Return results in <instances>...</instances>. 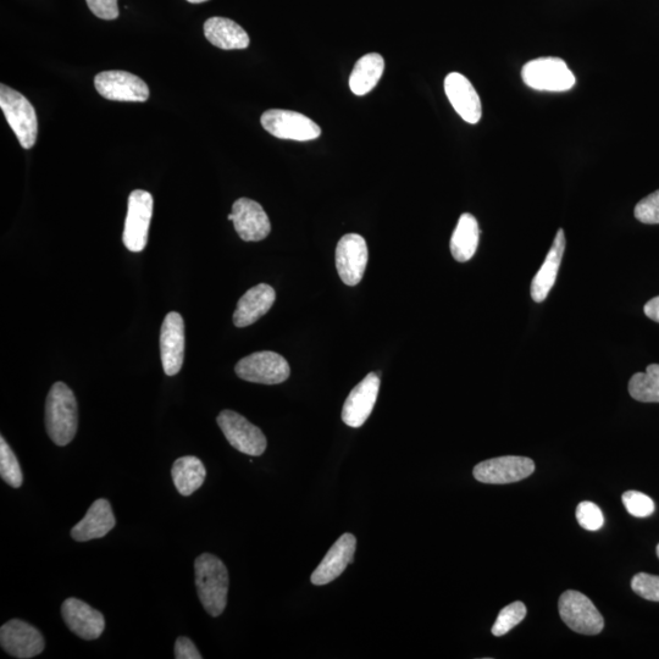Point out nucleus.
<instances>
[{"label": "nucleus", "mask_w": 659, "mask_h": 659, "mask_svg": "<svg viewBox=\"0 0 659 659\" xmlns=\"http://www.w3.org/2000/svg\"><path fill=\"white\" fill-rule=\"evenodd\" d=\"M218 425L235 450L252 457L262 456L267 450V437L263 431L241 414L226 409L219 414Z\"/></svg>", "instance_id": "6e6552de"}, {"label": "nucleus", "mask_w": 659, "mask_h": 659, "mask_svg": "<svg viewBox=\"0 0 659 659\" xmlns=\"http://www.w3.org/2000/svg\"><path fill=\"white\" fill-rule=\"evenodd\" d=\"M368 259V246L364 237L348 234L341 238L336 247V268L346 285L356 286L362 281Z\"/></svg>", "instance_id": "ddd939ff"}, {"label": "nucleus", "mask_w": 659, "mask_h": 659, "mask_svg": "<svg viewBox=\"0 0 659 659\" xmlns=\"http://www.w3.org/2000/svg\"><path fill=\"white\" fill-rule=\"evenodd\" d=\"M357 539L352 534H343L326 553L323 561L312 574V584L323 586L332 583L345 572L356 553Z\"/></svg>", "instance_id": "a211bd4d"}, {"label": "nucleus", "mask_w": 659, "mask_h": 659, "mask_svg": "<svg viewBox=\"0 0 659 659\" xmlns=\"http://www.w3.org/2000/svg\"><path fill=\"white\" fill-rule=\"evenodd\" d=\"M631 589L645 600L659 602V577L656 575L636 574L631 580Z\"/></svg>", "instance_id": "2f4dec72"}, {"label": "nucleus", "mask_w": 659, "mask_h": 659, "mask_svg": "<svg viewBox=\"0 0 659 659\" xmlns=\"http://www.w3.org/2000/svg\"><path fill=\"white\" fill-rule=\"evenodd\" d=\"M644 310L647 317L659 323V296L647 302Z\"/></svg>", "instance_id": "c9c22d12"}, {"label": "nucleus", "mask_w": 659, "mask_h": 659, "mask_svg": "<svg viewBox=\"0 0 659 659\" xmlns=\"http://www.w3.org/2000/svg\"><path fill=\"white\" fill-rule=\"evenodd\" d=\"M480 229L472 214L464 213L451 238V253L459 263L469 262L479 246Z\"/></svg>", "instance_id": "b1692460"}, {"label": "nucleus", "mask_w": 659, "mask_h": 659, "mask_svg": "<svg viewBox=\"0 0 659 659\" xmlns=\"http://www.w3.org/2000/svg\"><path fill=\"white\" fill-rule=\"evenodd\" d=\"M0 108L15 132L22 148L36 145L38 121L36 110L29 99L8 86H0Z\"/></svg>", "instance_id": "7ed1b4c3"}, {"label": "nucleus", "mask_w": 659, "mask_h": 659, "mask_svg": "<svg viewBox=\"0 0 659 659\" xmlns=\"http://www.w3.org/2000/svg\"><path fill=\"white\" fill-rule=\"evenodd\" d=\"M559 614L566 625L581 635H597L605 628V619L589 597L569 590L559 598Z\"/></svg>", "instance_id": "39448f33"}, {"label": "nucleus", "mask_w": 659, "mask_h": 659, "mask_svg": "<svg viewBox=\"0 0 659 659\" xmlns=\"http://www.w3.org/2000/svg\"><path fill=\"white\" fill-rule=\"evenodd\" d=\"M115 524L112 505L104 498H99L88 509L85 518L71 530V536L79 542L102 539L115 528Z\"/></svg>", "instance_id": "aec40b11"}, {"label": "nucleus", "mask_w": 659, "mask_h": 659, "mask_svg": "<svg viewBox=\"0 0 659 659\" xmlns=\"http://www.w3.org/2000/svg\"><path fill=\"white\" fill-rule=\"evenodd\" d=\"M445 92L452 107L468 124H478L483 108L478 92L472 83L459 73L448 74L445 79Z\"/></svg>", "instance_id": "6ab92c4d"}, {"label": "nucleus", "mask_w": 659, "mask_h": 659, "mask_svg": "<svg viewBox=\"0 0 659 659\" xmlns=\"http://www.w3.org/2000/svg\"><path fill=\"white\" fill-rule=\"evenodd\" d=\"M535 472L533 459L517 456H506L487 459L473 470L474 478L480 483L505 485L518 483Z\"/></svg>", "instance_id": "9d476101"}, {"label": "nucleus", "mask_w": 659, "mask_h": 659, "mask_svg": "<svg viewBox=\"0 0 659 659\" xmlns=\"http://www.w3.org/2000/svg\"><path fill=\"white\" fill-rule=\"evenodd\" d=\"M175 658L176 659H202L203 656L197 650V647L193 642L181 636V638L176 640L175 644Z\"/></svg>", "instance_id": "f704fd0d"}, {"label": "nucleus", "mask_w": 659, "mask_h": 659, "mask_svg": "<svg viewBox=\"0 0 659 659\" xmlns=\"http://www.w3.org/2000/svg\"><path fill=\"white\" fill-rule=\"evenodd\" d=\"M171 476L179 494L187 497L201 489L206 480L207 470L201 459L186 456L176 459L171 469Z\"/></svg>", "instance_id": "a878e982"}, {"label": "nucleus", "mask_w": 659, "mask_h": 659, "mask_svg": "<svg viewBox=\"0 0 659 659\" xmlns=\"http://www.w3.org/2000/svg\"><path fill=\"white\" fill-rule=\"evenodd\" d=\"M526 86L536 91L566 92L575 86V76L564 60L539 58L526 63L522 70Z\"/></svg>", "instance_id": "20e7f679"}, {"label": "nucleus", "mask_w": 659, "mask_h": 659, "mask_svg": "<svg viewBox=\"0 0 659 659\" xmlns=\"http://www.w3.org/2000/svg\"><path fill=\"white\" fill-rule=\"evenodd\" d=\"M380 378L378 374L370 373L363 381L354 387L348 395L342 409L343 423L350 428H361L370 417L378 400Z\"/></svg>", "instance_id": "dca6fc26"}, {"label": "nucleus", "mask_w": 659, "mask_h": 659, "mask_svg": "<svg viewBox=\"0 0 659 659\" xmlns=\"http://www.w3.org/2000/svg\"><path fill=\"white\" fill-rule=\"evenodd\" d=\"M238 378L254 384L278 385L290 378L291 369L279 353L264 351L241 359L235 368Z\"/></svg>", "instance_id": "423d86ee"}, {"label": "nucleus", "mask_w": 659, "mask_h": 659, "mask_svg": "<svg viewBox=\"0 0 659 659\" xmlns=\"http://www.w3.org/2000/svg\"><path fill=\"white\" fill-rule=\"evenodd\" d=\"M196 586L199 601L209 616L224 613L229 595V572L221 559L203 553L195 562Z\"/></svg>", "instance_id": "f03ea898"}, {"label": "nucleus", "mask_w": 659, "mask_h": 659, "mask_svg": "<svg viewBox=\"0 0 659 659\" xmlns=\"http://www.w3.org/2000/svg\"><path fill=\"white\" fill-rule=\"evenodd\" d=\"M262 125L270 135L281 140L313 141L321 135L319 125L301 113L291 110L271 109L262 115Z\"/></svg>", "instance_id": "1a4fd4ad"}, {"label": "nucleus", "mask_w": 659, "mask_h": 659, "mask_svg": "<svg viewBox=\"0 0 659 659\" xmlns=\"http://www.w3.org/2000/svg\"><path fill=\"white\" fill-rule=\"evenodd\" d=\"M526 607L523 602H513L511 605L506 606L502 609L500 614H498L497 620L492 627V634L500 638V636L506 635L513 628L517 627L519 623H522L526 617Z\"/></svg>", "instance_id": "c85d7f7f"}, {"label": "nucleus", "mask_w": 659, "mask_h": 659, "mask_svg": "<svg viewBox=\"0 0 659 659\" xmlns=\"http://www.w3.org/2000/svg\"><path fill=\"white\" fill-rule=\"evenodd\" d=\"M94 86L109 101L146 102L149 98L147 83L126 71H103L94 79Z\"/></svg>", "instance_id": "9b49d317"}, {"label": "nucleus", "mask_w": 659, "mask_h": 659, "mask_svg": "<svg viewBox=\"0 0 659 659\" xmlns=\"http://www.w3.org/2000/svg\"><path fill=\"white\" fill-rule=\"evenodd\" d=\"M204 35L213 46L225 51L246 49L249 46L248 33L235 21L225 18H212L204 24Z\"/></svg>", "instance_id": "5701e85b"}, {"label": "nucleus", "mask_w": 659, "mask_h": 659, "mask_svg": "<svg viewBox=\"0 0 659 659\" xmlns=\"http://www.w3.org/2000/svg\"><path fill=\"white\" fill-rule=\"evenodd\" d=\"M187 2L191 4H202L208 2V0H187Z\"/></svg>", "instance_id": "e433bc0d"}, {"label": "nucleus", "mask_w": 659, "mask_h": 659, "mask_svg": "<svg viewBox=\"0 0 659 659\" xmlns=\"http://www.w3.org/2000/svg\"><path fill=\"white\" fill-rule=\"evenodd\" d=\"M88 8L99 19L115 20L119 16L118 0H86Z\"/></svg>", "instance_id": "72a5a7b5"}, {"label": "nucleus", "mask_w": 659, "mask_h": 659, "mask_svg": "<svg viewBox=\"0 0 659 659\" xmlns=\"http://www.w3.org/2000/svg\"><path fill=\"white\" fill-rule=\"evenodd\" d=\"M564 251H566V234L559 229L544 264L531 282V298L535 302H544L552 287L555 286Z\"/></svg>", "instance_id": "4be33fe9"}, {"label": "nucleus", "mask_w": 659, "mask_h": 659, "mask_svg": "<svg viewBox=\"0 0 659 659\" xmlns=\"http://www.w3.org/2000/svg\"><path fill=\"white\" fill-rule=\"evenodd\" d=\"M46 428L55 445H69L79 428V406L73 390L64 382H55L46 402Z\"/></svg>", "instance_id": "f257e3e1"}, {"label": "nucleus", "mask_w": 659, "mask_h": 659, "mask_svg": "<svg viewBox=\"0 0 659 659\" xmlns=\"http://www.w3.org/2000/svg\"><path fill=\"white\" fill-rule=\"evenodd\" d=\"M0 476L5 483L15 489H19L24 483V475H22L18 458L3 436L0 437Z\"/></svg>", "instance_id": "cd10ccee"}, {"label": "nucleus", "mask_w": 659, "mask_h": 659, "mask_svg": "<svg viewBox=\"0 0 659 659\" xmlns=\"http://www.w3.org/2000/svg\"><path fill=\"white\" fill-rule=\"evenodd\" d=\"M385 70V60L378 53L365 54L358 60L350 77L351 91L365 96L373 91Z\"/></svg>", "instance_id": "393cba45"}, {"label": "nucleus", "mask_w": 659, "mask_h": 659, "mask_svg": "<svg viewBox=\"0 0 659 659\" xmlns=\"http://www.w3.org/2000/svg\"><path fill=\"white\" fill-rule=\"evenodd\" d=\"M577 519L581 528L589 531L600 530L605 524V517L600 507L589 501L580 503L577 508Z\"/></svg>", "instance_id": "7c9ffc66"}, {"label": "nucleus", "mask_w": 659, "mask_h": 659, "mask_svg": "<svg viewBox=\"0 0 659 659\" xmlns=\"http://www.w3.org/2000/svg\"><path fill=\"white\" fill-rule=\"evenodd\" d=\"M62 616L68 628L86 641L101 638L105 629L103 614L77 598H68L63 603Z\"/></svg>", "instance_id": "f3484780"}, {"label": "nucleus", "mask_w": 659, "mask_h": 659, "mask_svg": "<svg viewBox=\"0 0 659 659\" xmlns=\"http://www.w3.org/2000/svg\"><path fill=\"white\" fill-rule=\"evenodd\" d=\"M185 340V321L181 314L166 315L160 330V357L166 375L180 373L185 359Z\"/></svg>", "instance_id": "2eb2a0df"}, {"label": "nucleus", "mask_w": 659, "mask_h": 659, "mask_svg": "<svg viewBox=\"0 0 659 659\" xmlns=\"http://www.w3.org/2000/svg\"><path fill=\"white\" fill-rule=\"evenodd\" d=\"M153 204L151 193L143 190L131 192L123 235L124 245L131 252L140 253L147 246Z\"/></svg>", "instance_id": "0eeeda50"}, {"label": "nucleus", "mask_w": 659, "mask_h": 659, "mask_svg": "<svg viewBox=\"0 0 659 659\" xmlns=\"http://www.w3.org/2000/svg\"><path fill=\"white\" fill-rule=\"evenodd\" d=\"M275 299V290L270 285L260 284L248 290L237 303L234 324L237 328H247L256 323L273 307Z\"/></svg>", "instance_id": "412c9836"}, {"label": "nucleus", "mask_w": 659, "mask_h": 659, "mask_svg": "<svg viewBox=\"0 0 659 659\" xmlns=\"http://www.w3.org/2000/svg\"><path fill=\"white\" fill-rule=\"evenodd\" d=\"M629 393L634 400L659 403V364H651L645 373H636L629 382Z\"/></svg>", "instance_id": "bb28decb"}, {"label": "nucleus", "mask_w": 659, "mask_h": 659, "mask_svg": "<svg viewBox=\"0 0 659 659\" xmlns=\"http://www.w3.org/2000/svg\"><path fill=\"white\" fill-rule=\"evenodd\" d=\"M623 505L635 518H647L655 513V502L639 491H628L622 497Z\"/></svg>", "instance_id": "c756f323"}, {"label": "nucleus", "mask_w": 659, "mask_h": 659, "mask_svg": "<svg viewBox=\"0 0 659 659\" xmlns=\"http://www.w3.org/2000/svg\"><path fill=\"white\" fill-rule=\"evenodd\" d=\"M227 219L234 223L238 236L246 242L263 241L271 231L267 213L259 203L252 199H237L232 206V213Z\"/></svg>", "instance_id": "4468645a"}, {"label": "nucleus", "mask_w": 659, "mask_h": 659, "mask_svg": "<svg viewBox=\"0 0 659 659\" xmlns=\"http://www.w3.org/2000/svg\"><path fill=\"white\" fill-rule=\"evenodd\" d=\"M0 644L8 655L20 659L41 655L46 647L41 631L20 619L10 620L0 628Z\"/></svg>", "instance_id": "f8f14e48"}, {"label": "nucleus", "mask_w": 659, "mask_h": 659, "mask_svg": "<svg viewBox=\"0 0 659 659\" xmlns=\"http://www.w3.org/2000/svg\"><path fill=\"white\" fill-rule=\"evenodd\" d=\"M656 552H657V556H658V558H659V545L657 546V550H656Z\"/></svg>", "instance_id": "4c0bfd02"}, {"label": "nucleus", "mask_w": 659, "mask_h": 659, "mask_svg": "<svg viewBox=\"0 0 659 659\" xmlns=\"http://www.w3.org/2000/svg\"><path fill=\"white\" fill-rule=\"evenodd\" d=\"M635 218L644 224H659V190L642 199L635 207Z\"/></svg>", "instance_id": "473e14b6"}]
</instances>
